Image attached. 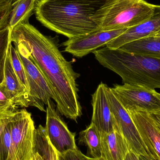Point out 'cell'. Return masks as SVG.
I'll return each mask as SVG.
<instances>
[{"mask_svg":"<svg viewBox=\"0 0 160 160\" xmlns=\"http://www.w3.org/2000/svg\"><path fill=\"white\" fill-rule=\"evenodd\" d=\"M10 40L25 52L42 72L58 112L77 121L82 114L77 83L80 75L73 70L53 39L41 33L29 22L19 24L11 30Z\"/></svg>","mask_w":160,"mask_h":160,"instance_id":"6da1fadb","label":"cell"},{"mask_svg":"<svg viewBox=\"0 0 160 160\" xmlns=\"http://www.w3.org/2000/svg\"><path fill=\"white\" fill-rule=\"evenodd\" d=\"M108 0H38L37 19L45 27L68 38L100 30L92 18Z\"/></svg>","mask_w":160,"mask_h":160,"instance_id":"7a4b0ae2","label":"cell"},{"mask_svg":"<svg viewBox=\"0 0 160 160\" xmlns=\"http://www.w3.org/2000/svg\"><path fill=\"white\" fill-rule=\"evenodd\" d=\"M93 53L102 66L118 74L124 84L160 88V58L106 47Z\"/></svg>","mask_w":160,"mask_h":160,"instance_id":"3957f363","label":"cell"},{"mask_svg":"<svg viewBox=\"0 0 160 160\" xmlns=\"http://www.w3.org/2000/svg\"><path fill=\"white\" fill-rule=\"evenodd\" d=\"M155 7L144 0H108L92 19L100 30L128 29L150 19Z\"/></svg>","mask_w":160,"mask_h":160,"instance_id":"277c9868","label":"cell"},{"mask_svg":"<svg viewBox=\"0 0 160 160\" xmlns=\"http://www.w3.org/2000/svg\"><path fill=\"white\" fill-rule=\"evenodd\" d=\"M9 123L11 143L7 160H32L36 128L32 115L25 109L16 111Z\"/></svg>","mask_w":160,"mask_h":160,"instance_id":"5b68a950","label":"cell"},{"mask_svg":"<svg viewBox=\"0 0 160 160\" xmlns=\"http://www.w3.org/2000/svg\"><path fill=\"white\" fill-rule=\"evenodd\" d=\"M111 88L128 113L134 111L148 113L160 112V93L155 89L127 83L115 85Z\"/></svg>","mask_w":160,"mask_h":160,"instance_id":"8992f818","label":"cell"},{"mask_svg":"<svg viewBox=\"0 0 160 160\" xmlns=\"http://www.w3.org/2000/svg\"><path fill=\"white\" fill-rule=\"evenodd\" d=\"M15 46L24 68L29 87V99L31 106L46 112L44 105L53 98L49 86L37 66L20 47Z\"/></svg>","mask_w":160,"mask_h":160,"instance_id":"52a82bcc","label":"cell"},{"mask_svg":"<svg viewBox=\"0 0 160 160\" xmlns=\"http://www.w3.org/2000/svg\"><path fill=\"white\" fill-rule=\"evenodd\" d=\"M106 93L112 112L126 140L130 151L137 156L149 158L147 149L130 114L124 108L112 90L106 87Z\"/></svg>","mask_w":160,"mask_h":160,"instance_id":"ba28073f","label":"cell"},{"mask_svg":"<svg viewBox=\"0 0 160 160\" xmlns=\"http://www.w3.org/2000/svg\"><path fill=\"white\" fill-rule=\"evenodd\" d=\"M54 106L53 102L50 99L47 105L45 127L50 142L59 154L77 150L76 133L69 131Z\"/></svg>","mask_w":160,"mask_h":160,"instance_id":"9c48e42d","label":"cell"},{"mask_svg":"<svg viewBox=\"0 0 160 160\" xmlns=\"http://www.w3.org/2000/svg\"><path fill=\"white\" fill-rule=\"evenodd\" d=\"M128 29L103 31L99 30L84 35L69 38L64 42V52L82 58L97 50L122 34Z\"/></svg>","mask_w":160,"mask_h":160,"instance_id":"30bf717a","label":"cell"},{"mask_svg":"<svg viewBox=\"0 0 160 160\" xmlns=\"http://www.w3.org/2000/svg\"><path fill=\"white\" fill-rule=\"evenodd\" d=\"M107 85L101 82L92 96L93 108L91 122L101 134L120 130L112 112L106 93Z\"/></svg>","mask_w":160,"mask_h":160,"instance_id":"8fae6325","label":"cell"},{"mask_svg":"<svg viewBox=\"0 0 160 160\" xmlns=\"http://www.w3.org/2000/svg\"><path fill=\"white\" fill-rule=\"evenodd\" d=\"M147 149L150 158L160 160V129L148 113L134 111L129 113Z\"/></svg>","mask_w":160,"mask_h":160,"instance_id":"7c38bea8","label":"cell"},{"mask_svg":"<svg viewBox=\"0 0 160 160\" xmlns=\"http://www.w3.org/2000/svg\"><path fill=\"white\" fill-rule=\"evenodd\" d=\"M160 31V5H156L154 14L146 21L127 29L124 33L109 42L106 47L118 49L123 45L147 37Z\"/></svg>","mask_w":160,"mask_h":160,"instance_id":"4fadbf2b","label":"cell"},{"mask_svg":"<svg viewBox=\"0 0 160 160\" xmlns=\"http://www.w3.org/2000/svg\"><path fill=\"white\" fill-rule=\"evenodd\" d=\"M2 84L11 96L17 107H28L31 106L29 94L15 73L12 66L9 48L5 64L4 78Z\"/></svg>","mask_w":160,"mask_h":160,"instance_id":"5bb4252c","label":"cell"},{"mask_svg":"<svg viewBox=\"0 0 160 160\" xmlns=\"http://www.w3.org/2000/svg\"><path fill=\"white\" fill-rule=\"evenodd\" d=\"M101 134L102 157L105 160H125L130 150L120 130Z\"/></svg>","mask_w":160,"mask_h":160,"instance_id":"9a60e30c","label":"cell"},{"mask_svg":"<svg viewBox=\"0 0 160 160\" xmlns=\"http://www.w3.org/2000/svg\"><path fill=\"white\" fill-rule=\"evenodd\" d=\"M32 160H59L58 153L50 142L46 128L41 125L35 130Z\"/></svg>","mask_w":160,"mask_h":160,"instance_id":"2e32d148","label":"cell"},{"mask_svg":"<svg viewBox=\"0 0 160 160\" xmlns=\"http://www.w3.org/2000/svg\"><path fill=\"white\" fill-rule=\"evenodd\" d=\"M119 48L130 53L160 58V36L147 37L127 43Z\"/></svg>","mask_w":160,"mask_h":160,"instance_id":"e0dca14e","label":"cell"},{"mask_svg":"<svg viewBox=\"0 0 160 160\" xmlns=\"http://www.w3.org/2000/svg\"><path fill=\"white\" fill-rule=\"evenodd\" d=\"M38 0H16L12 5L8 21L10 31L17 25L29 22V18L34 12Z\"/></svg>","mask_w":160,"mask_h":160,"instance_id":"ac0fdd59","label":"cell"},{"mask_svg":"<svg viewBox=\"0 0 160 160\" xmlns=\"http://www.w3.org/2000/svg\"><path fill=\"white\" fill-rule=\"evenodd\" d=\"M79 144L85 145L88 148V153L91 158H102L101 134L94 123L80 133Z\"/></svg>","mask_w":160,"mask_h":160,"instance_id":"d6986e66","label":"cell"},{"mask_svg":"<svg viewBox=\"0 0 160 160\" xmlns=\"http://www.w3.org/2000/svg\"><path fill=\"white\" fill-rule=\"evenodd\" d=\"M10 29L8 25L0 31V85L4 78V68L8 51L11 41Z\"/></svg>","mask_w":160,"mask_h":160,"instance_id":"ffe728a7","label":"cell"},{"mask_svg":"<svg viewBox=\"0 0 160 160\" xmlns=\"http://www.w3.org/2000/svg\"><path fill=\"white\" fill-rule=\"evenodd\" d=\"M9 50L12 66L15 70V73L17 74L18 78L20 80L22 83L23 85V87L29 94V85L27 82V79H26L24 68H23L17 50L15 47H13L11 42L9 44Z\"/></svg>","mask_w":160,"mask_h":160,"instance_id":"44dd1931","label":"cell"},{"mask_svg":"<svg viewBox=\"0 0 160 160\" xmlns=\"http://www.w3.org/2000/svg\"><path fill=\"white\" fill-rule=\"evenodd\" d=\"M17 107L3 85H0V115L13 113Z\"/></svg>","mask_w":160,"mask_h":160,"instance_id":"7402d4cb","label":"cell"},{"mask_svg":"<svg viewBox=\"0 0 160 160\" xmlns=\"http://www.w3.org/2000/svg\"><path fill=\"white\" fill-rule=\"evenodd\" d=\"M9 122L0 133V160H7L9 155L11 143V128Z\"/></svg>","mask_w":160,"mask_h":160,"instance_id":"603a6c76","label":"cell"},{"mask_svg":"<svg viewBox=\"0 0 160 160\" xmlns=\"http://www.w3.org/2000/svg\"><path fill=\"white\" fill-rule=\"evenodd\" d=\"M59 160H88V157L84 155L78 149L70 150L64 154L58 153Z\"/></svg>","mask_w":160,"mask_h":160,"instance_id":"cb8c5ba5","label":"cell"},{"mask_svg":"<svg viewBox=\"0 0 160 160\" xmlns=\"http://www.w3.org/2000/svg\"><path fill=\"white\" fill-rule=\"evenodd\" d=\"M12 6L0 11V31L8 25V21L11 13Z\"/></svg>","mask_w":160,"mask_h":160,"instance_id":"d4e9b609","label":"cell"},{"mask_svg":"<svg viewBox=\"0 0 160 160\" xmlns=\"http://www.w3.org/2000/svg\"><path fill=\"white\" fill-rule=\"evenodd\" d=\"M13 114L14 113L10 114L0 115V133L2 131L6 125L9 122Z\"/></svg>","mask_w":160,"mask_h":160,"instance_id":"484cf974","label":"cell"},{"mask_svg":"<svg viewBox=\"0 0 160 160\" xmlns=\"http://www.w3.org/2000/svg\"><path fill=\"white\" fill-rule=\"evenodd\" d=\"M16 0H0V11L5 10L12 6Z\"/></svg>","mask_w":160,"mask_h":160,"instance_id":"4316f807","label":"cell"},{"mask_svg":"<svg viewBox=\"0 0 160 160\" xmlns=\"http://www.w3.org/2000/svg\"><path fill=\"white\" fill-rule=\"evenodd\" d=\"M149 114L160 129V112L151 113H149Z\"/></svg>","mask_w":160,"mask_h":160,"instance_id":"83f0119b","label":"cell"},{"mask_svg":"<svg viewBox=\"0 0 160 160\" xmlns=\"http://www.w3.org/2000/svg\"><path fill=\"white\" fill-rule=\"evenodd\" d=\"M125 160H140L139 156L134 154L133 152L130 151L126 156Z\"/></svg>","mask_w":160,"mask_h":160,"instance_id":"f1b7e54d","label":"cell"},{"mask_svg":"<svg viewBox=\"0 0 160 160\" xmlns=\"http://www.w3.org/2000/svg\"><path fill=\"white\" fill-rule=\"evenodd\" d=\"M139 158L140 160H154L150 158L144 157V156H139Z\"/></svg>","mask_w":160,"mask_h":160,"instance_id":"f546056e","label":"cell"},{"mask_svg":"<svg viewBox=\"0 0 160 160\" xmlns=\"http://www.w3.org/2000/svg\"><path fill=\"white\" fill-rule=\"evenodd\" d=\"M88 160H105L103 158H102V157L101 158H100L98 159H94V158H88Z\"/></svg>","mask_w":160,"mask_h":160,"instance_id":"4dcf8cb0","label":"cell"},{"mask_svg":"<svg viewBox=\"0 0 160 160\" xmlns=\"http://www.w3.org/2000/svg\"><path fill=\"white\" fill-rule=\"evenodd\" d=\"M153 35H157L160 36V31L159 32H158V33H157Z\"/></svg>","mask_w":160,"mask_h":160,"instance_id":"1f68e13d","label":"cell"}]
</instances>
